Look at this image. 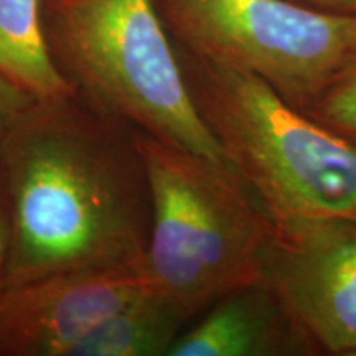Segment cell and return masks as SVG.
Here are the masks:
<instances>
[{"instance_id":"6da1fadb","label":"cell","mask_w":356,"mask_h":356,"mask_svg":"<svg viewBox=\"0 0 356 356\" xmlns=\"http://www.w3.org/2000/svg\"><path fill=\"white\" fill-rule=\"evenodd\" d=\"M139 136L76 91L22 108L0 145L6 289L73 270L140 273L152 203Z\"/></svg>"},{"instance_id":"7a4b0ae2","label":"cell","mask_w":356,"mask_h":356,"mask_svg":"<svg viewBox=\"0 0 356 356\" xmlns=\"http://www.w3.org/2000/svg\"><path fill=\"white\" fill-rule=\"evenodd\" d=\"M152 228L140 275L186 320L236 289L261 282L275 218L228 159L140 131Z\"/></svg>"},{"instance_id":"3957f363","label":"cell","mask_w":356,"mask_h":356,"mask_svg":"<svg viewBox=\"0 0 356 356\" xmlns=\"http://www.w3.org/2000/svg\"><path fill=\"white\" fill-rule=\"evenodd\" d=\"M175 44L191 102L275 220L356 221V149L254 74Z\"/></svg>"},{"instance_id":"277c9868","label":"cell","mask_w":356,"mask_h":356,"mask_svg":"<svg viewBox=\"0 0 356 356\" xmlns=\"http://www.w3.org/2000/svg\"><path fill=\"white\" fill-rule=\"evenodd\" d=\"M48 53L78 95L147 136L226 159L186 89L155 0H43Z\"/></svg>"},{"instance_id":"5b68a950","label":"cell","mask_w":356,"mask_h":356,"mask_svg":"<svg viewBox=\"0 0 356 356\" xmlns=\"http://www.w3.org/2000/svg\"><path fill=\"white\" fill-rule=\"evenodd\" d=\"M173 43L251 73L296 109L356 61V15L293 0H155Z\"/></svg>"},{"instance_id":"8992f818","label":"cell","mask_w":356,"mask_h":356,"mask_svg":"<svg viewBox=\"0 0 356 356\" xmlns=\"http://www.w3.org/2000/svg\"><path fill=\"white\" fill-rule=\"evenodd\" d=\"M261 282L279 297L320 355L356 356V221L275 220Z\"/></svg>"},{"instance_id":"52a82bcc","label":"cell","mask_w":356,"mask_h":356,"mask_svg":"<svg viewBox=\"0 0 356 356\" xmlns=\"http://www.w3.org/2000/svg\"><path fill=\"white\" fill-rule=\"evenodd\" d=\"M147 289L127 269L73 270L7 287L0 356H66L84 335Z\"/></svg>"},{"instance_id":"ba28073f","label":"cell","mask_w":356,"mask_h":356,"mask_svg":"<svg viewBox=\"0 0 356 356\" xmlns=\"http://www.w3.org/2000/svg\"><path fill=\"white\" fill-rule=\"evenodd\" d=\"M317 346L266 284L226 293L181 332L168 356H312Z\"/></svg>"},{"instance_id":"9c48e42d","label":"cell","mask_w":356,"mask_h":356,"mask_svg":"<svg viewBox=\"0 0 356 356\" xmlns=\"http://www.w3.org/2000/svg\"><path fill=\"white\" fill-rule=\"evenodd\" d=\"M186 322L170 302L147 287L84 335L66 356H168Z\"/></svg>"},{"instance_id":"30bf717a","label":"cell","mask_w":356,"mask_h":356,"mask_svg":"<svg viewBox=\"0 0 356 356\" xmlns=\"http://www.w3.org/2000/svg\"><path fill=\"white\" fill-rule=\"evenodd\" d=\"M43 0H0V78L33 99L74 92L44 42Z\"/></svg>"},{"instance_id":"8fae6325","label":"cell","mask_w":356,"mask_h":356,"mask_svg":"<svg viewBox=\"0 0 356 356\" xmlns=\"http://www.w3.org/2000/svg\"><path fill=\"white\" fill-rule=\"evenodd\" d=\"M302 113L356 149V61L328 83Z\"/></svg>"},{"instance_id":"7c38bea8","label":"cell","mask_w":356,"mask_h":356,"mask_svg":"<svg viewBox=\"0 0 356 356\" xmlns=\"http://www.w3.org/2000/svg\"><path fill=\"white\" fill-rule=\"evenodd\" d=\"M32 99L33 97L0 78V145L15 115Z\"/></svg>"},{"instance_id":"4fadbf2b","label":"cell","mask_w":356,"mask_h":356,"mask_svg":"<svg viewBox=\"0 0 356 356\" xmlns=\"http://www.w3.org/2000/svg\"><path fill=\"white\" fill-rule=\"evenodd\" d=\"M8 241H10V210H8L6 181H3L2 173H0V299H2V293L6 291Z\"/></svg>"},{"instance_id":"5bb4252c","label":"cell","mask_w":356,"mask_h":356,"mask_svg":"<svg viewBox=\"0 0 356 356\" xmlns=\"http://www.w3.org/2000/svg\"><path fill=\"white\" fill-rule=\"evenodd\" d=\"M304 6L318 8V10L356 15V0H293Z\"/></svg>"}]
</instances>
